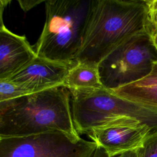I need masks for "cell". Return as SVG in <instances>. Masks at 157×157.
I'll use <instances>...</instances> for the list:
<instances>
[{
	"mask_svg": "<svg viewBox=\"0 0 157 157\" xmlns=\"http://www.w3.org/2000/svg\"><path fill=\"white\" fill-rule=\"evenodd\" d=\"M96 148L91 140L61 131L0 138V157H92Z\"/></svg>",
	"mask_w": 157,
	"mask_h": 157,
	"instance_id": "8992f818",
	"label": "cell"
},
{
	"mask_svg": "<svg viewBox=\"0 0 157 157\" xmlns=\"http://www.w3.org/2000/svg\"><path fill=\"white\" fill-rule=\"evenodd\" d=\"M75 63H58L37 56L7 80L28 87L34 92L62 86L69 69Z\"/></svg>",
	"mask_w": 157,
	"mask_h": 157,
	"instance_id": "ba28073f",
	"label": "cell"
},
{
	"mask_svg": "<svg viewBox=\"0 0 157 157\" xmlns=\"http://www.w3.org/2000/svg\"><path fill=\"white\" fill-rule=\"evenodd\" d=\"M150 15L153 25L157 23V0H148Z\"/></svg>",
	"mask_w": 157,
	"mask_h": 157,
	"instance_id": "2e32d148",
	"label": "cell"
},
{
	"mask_svg": "<svg viewBox=\"0 0 157 157\" xmlns=\"http://www.w3.org/2000/svg\"><path fill=\"white\" fill-rule=\"evenodd\" d=\"M33 93L36 92L19 83L8 80L0 81V102Z\"/></svg>",
	"mask_w": 157,
	"mask_h": 157,
	"instance_id": "7c38bea8",
	"label": "cell"
},
{
	"mask_svg": "<svg viewBox=\"0 0 157 157\" xmlns=\"http://www.w3.org/2000/svg\"><path fill=\"white\" fill-rule=\"evenodd\" d=\"M37 56L25 36L0 27V81L10 78Z\"/></svg>",
	"mask_w": 157,
	"mask_h": 157,
	"instance_id": "9c48e42d",
	"label": "cell"
},
{
	"mask_svg": "<svg viewBox=\"0 0 157 157\" xmlns=\"http://www.w3.org/2000/svg\"><path fill=\"white\" fill-rule=\"evenodd\" d=\"M72 118L78 134L109 124L118 117L136 120L157 132V107L119 97L104 88L69 90Z\"/></svg>",
	"mask_w": 157,
	"mask_h": 157,
	"instance_id": "277c9868",
	"label": "cell"
},
{
	"mask_svg": "<svg viewBox=\"0 0 157 157\" xmlns=\"http://www.w3.org/2000/svg\"><path fill=\"white\" fill-rule=\"evenodd\" d=\"M62 86L68 90L103 87L98 66L80 63H75L69 69Z\"/></svg>",
	"mask_w": 157,
	"mask_h": 157,
	"instance_id": "8fae6325",
	"label": "cell"
},
{
	"mask_svg": "<svg viewBox=\"0 0 157 157\" xmlns=\"http://www.w3.org/2000/svg\"><path fill=\"white\" fill-rule=\"evenodd\" d=\"M10 2V0H0V27L4 25L3 21V13L5 8Z\"/></svg>",
	"mask_w": 157,
	"mask_h": 157,
	"instance_id": "e0dca14e",
	"label": "cell"
},
{
	"mask_svg": "<svg viewBox=\"0 0 157 157\" xmlns=\"http://www.w3.org/2000/svg\"><path fill=\"white\" fill-rule=\"evenodd\" d=\"M91 2V0L45 1V21L33 47L36 55L58 63H75Z\"/></svg>",
	"mask_w": 157,
	"mask_h": 157,
	"instance_id": "3957f363",
	"label": "cell"
},
{
	"mask_svg": "<svg viewBox=\"0 0 157 157\" xmlns=\"http://www.w3.org/2000/svg\"><path fill=\"white\" fill-rule=\"evenodd\" d=\"M157 61L151 32L137 34L117 47L98 65L103 88L113 90L147 75Z\"/></svg>",
	"mask_w": 157,
	"mask_h": 157,
	"instance_id": "5b68a950",
	"label": "cell"
},
{
	"mask_svg": "<svg viewBox=\"0 0 157 157\" xmlns=\"http://www.w3.org/2000/svg\"><path fill=\"white\" fill-rule=\"evenodd\" d=\"M153 29L147 0H91L75 61L98 66L126 40Z\"/></svg>",
	"mask_w": 157,
	"mask_h": 157,
	"instance_id": "6da1fadb",
	"label": "cell"
},
{
	"mask_svg": "<svg viewBox=\"0 0 157 157\" xmlns=\"http://www.w3.org/2000/svg\"><path fill=\"white\" fill-rule=\"evenodd\" d=\"M151 134L150 129L138 121L118 117L103 126L94 129L86 135L109 156L136 151Z\"/></svg>",
	"mask_w": 157,
	"mask_h": 157,
	"instance_id": "52a82bcc",
	"label": "cell"
},
{
	"mask_svg": "<svg viewBox=\"0 0 157 157\" xmlns=\"http://www.w3.org/2000/svg\"><path fill=\"white\" fill-rule=\"evenodd\" d=\"M136 153L137 157H157V132L150 134Z\"/></svg>",
	"mask_w": 157,
	"mask_h": 157,
	"instance_id": "4fadbf2b",
	"label": "cell"
},
{
	"mask_svg": "<svg viewBox=\"0 0 157 157\" xmlns=\"http://www.w3.org/2000/svg\"><path fill=\"white\" fill-rule=\"evenodd\" d=\"M49 131L80 136L71 114V93L56 86L0 102V138Z\"/></svg>",
	"mask_w": 157,
	"mask_h": 157,
	"instance_id": "7a4b0ae2",
	"label": "cell"
},
{
	"mask_svg": "<svg viewBox=\"0 0 157 157\" xmlns=\"http://www.w3.org/2000/svg\"><path fill=\"white\" fill-rule=\"evenodd\" d=\"M109 91L119 97L157 107V61L154 63L150 72L145 77Z\"/></svg>",
	"mask_w": 157,
	"mask_h": 157,
	"instance_id": "30bf717a",
	"label": "cell"
},
{
	"mask_svg": "<svg viewBox=\"0 0 157 157\" xmlns=\"http://www.w3.org/2000/svg\"><path fill=\"white\" fill-rule=\"evenodd\" d=\"M154 25V28L156 29V30H157V23L156 24H155V25Z\"/></svg>",
	"mask_w": 157,
	"mask_h": 157,
	"instance_id": "d6986e66",
	"label": "cell"
},
{
	"mask_svg": "<svg viewBox=\"0 0 157 157\" xmlns=\"http://www.w3.org/2000/svg\"><path fill=\"white\" fill-rule=\"evenodd\" d=\"M151 38H152L153 44L157 50V30H156L155 28L151 32Z\"/></svg>",
	"mask_w": 157,
	"mask_h": 157,
	"instance_id": "ac0fdd59",
	"label": "cell"
},
{
	"mask_svg": "<svg viewBox=\"0 0 157 157\" xmlns=\"http://www.w3.org/2000/svg\"><path fill=\"white\" fill-rule=\"evenodd\" d=\"M92 157H137V155L136 151H129L113 156H109L102 148L97 146Z\"/></svg>",
	"mask_w": 157,
	"mask_h": 157,
	"instance_id": "5bb4252c",
	"label": "cell"
},
{
	"mask_svg": "<svg viewBox=\"0 0 157 157\" xmlns=\"http://www.w3.org/2000/svg\"><path fill=\"white\" fill-rule=\"evenodd\" d=\"M44 1L36 0H26V1H18L19 6L24 12H28L30 9L34 8L38 4L42 3Z\"/></svg>",
	"mask_w": 157,
	"mask_h": 157,
	"instance_id": "9a60e30c",
	"label": "cell"
}]
</instances>
